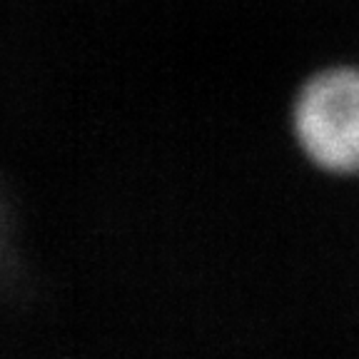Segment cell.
<instances>
[{
    "mask_svg": "<svg viewBox=\"0 0 359 359\" xmlns=\"http://www.w3.org/2000/svg\"><path fill=\"white\" fill-rule=\"evenodd\" d=\"M299 145L332 172H359V70H327L312 78L294 107Z\"/></svg>",
    "mask_w": 359,
    "mask_h": 359,
    "instance_id": "obj_1",
    "label": "cell"
}]
</instances>
